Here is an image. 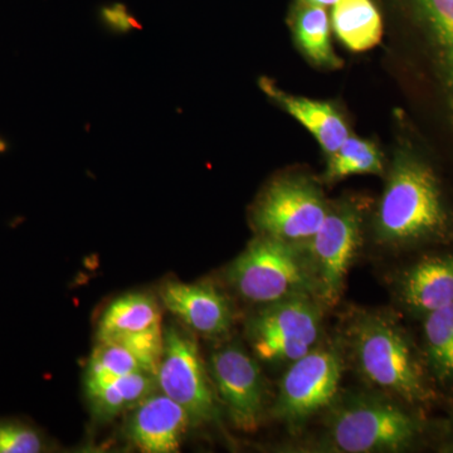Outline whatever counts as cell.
I'll list each match as a JSON object with an SVG mask.
<instances>
[{"label": "cell", "mask_w": 453, "mask_h": 453, "mask_svg": "<svg viewBox=\"0 0 453 453\" xmlns=\"http://www.w3.org/2000/svg\"><path fill=\"white\" fill-rule=\"evenodd\" d=\"M295 37L310 59L327 67H339L340 59L330 43V20L326 9L301 2L294 22Z\"/></svg>", "instance_id": "18"}, {"label": "cell", "mask_w": 453, "mask_h": 453, "mask_svg": "<svg viewBox=\"0 0 453 453\" xmlns=\"http://www.w3.org/2000/svg\"><path fill=\"white\" fill-rule=\"evenodd\" d=\"M303 3H308V4L319 5V7H334L338 0H301Z\"/></svg>", "instance_id": "24"}, {"label": "cell", "mask_w": 453, "mask_h": 453, "mask_svg": "<svg viewBox=\"0 0 453 453\" xmlns=\"http://www.w3.org/2000/svg\"><path fill=\"white\" fill-rule=\"evenodd\" d=\"M46 441L37 428L16 418H0V453H40Z\"/></svg>", "instance_id": "22"}, {"label": "cell", "mask_w": 453, "mask_h": 453, "mask_svg": "<svg viewBox=\"0 0 453 453\" xmlns=\"http://www.w3.org/2000/svg\"><path fill=\"white\" fill-rule=\"evenodd\" d=\"M97 340L129 348L157 374L164 348L162 311L157 301L145 294L112 301L101 316Z\"/></svg>", "instance_id": "10"}, {"label": "cell", "mask_w": 453, "mask_h": 453, "mask_svg": "<svg viewBox=\"0 0 453 453\" xmlns=\"http://www.w3.org/2000/svg\"><path fill=\"white\" fill-rule=\"evenodd\" d=\"M140 372H153L129 348L116 342H98L89 357L86 387L107 383Z\"/></svg>", "instance_id": "21"}, {"label": "cell", "mask_w": 453, "mask_h": 453, "mask_svg": "<svg viewBox=\"0 0 453 453\" xmlns=\"http://www.w3.org/2000/svg\"><path fill=\"white\" fill-rule=\"evenodd\" d=\"M249 329L259 359L292 363L316 347L320 311L310 296L291 297L268 303L252 319Z\"/></svg>", "instance_id": "5"}, {"label": "cell", "mask_w": 453, "mask_h": 453, "mask_svg": "<svg viewBox=\"0 0 453 453\" xmlns=\"http://www.w3.org/2000/svg\"><path fill=\"white\" fill-rule=\"evenodd\" d=\"M332 25L339 40L356 52L377 46L383 35L381 17L372 0H338Z\"/></svg>", "instance_id": "16"}, {"label": "cell", "mask_w": 453, "mask_h": 453, "mask_svg": "<svg viewBox=\"0 0 453 453\" xmlns=\"http://www.w3.org/2000/svg\"><path fill=\"white\" fill-rule=\"evenodd\" d=\"M157 374L149 372H134L107 383L86 387L95 411L104 418L134 410L140 402L157 392Z\"/></svg>", "instance_id": "17"}, {"label": "cell", "mask_w": 453, "mask_h": 453, "mask_svg": "<svg viewBox=\"0 0 453 453\" xmlns=\"http://www.w3.org/2000/svg\"><path fill=\"white\" fill-rule=\"evenodd\" d=\"M383 160L380 149L368 140L348 136L338 150L330 155L324 178L326 181L340 180L349 175L380 174Z\"/></svg>", "instance_id": "20"}, {"label": "cell", "mask_w": 453, "mask_h": 453, "mask_svg": "<svg viewBox=\"0 0 453 453\" xmlns=\"http://www.w3.org/2000/svg\"><path fill=\"white\" fill-rule=\"evenodd\" d=\"M428 365L441 381H453V303L426 315Z\"/></svg>", "instance_id": "19"}, {"label": "cell", "mask_w": 453, "mask_h": 453, "mask_svg": "<svg viewBox=\"0 0 453 453\" xmlns=\"http://www.w3.org/2000/svg\"><path fill=\"white\" fill-rule=\"evenodd\" d=\"M419 434L418 419L395 402L357 395L330 414L325 447L342 453L398 452L412 446Z\"/></svg>", "instance_id": "3"}, {"label": "cell", "mask_w": 453, "mask_h": 453, "mask_svg": "<svg viewBox=\"0 0 453 453\" xmlns=\"http://www.w3.org/2000/svg\"><path fill=\"white\" fill-rule=\"evenodd\" d=\"M162 300L173 315L203 335H220L231 327V306L213 286L168 282L163 288Z\"/></svg>", "instance_id": "13"}, {"label": "cell", "mask_w": 453, "mask_h": 453, "mask_svg": "<svg viewBox=\"0 0 453 453\" xmlns=\"http://www.w3.org/2000/svg\"><path fill=\"white\" fill-rule=\"evenodd\" d=\"M327 210L314 184L303 178H283L259 196L252 219L262 235L295 244L311 240Z\"/></svg>", "instance_id": "6"}, {"label": "cell", "mask_w": 453, "mask_h": 453, "mask_svg": "<svg viewBox=\"0 0 453 453\" xmlns=\"http://www.w3.org/2000/svg\"><path fill=\"white\" fill-rule=\"evenodd\" d=\"M446 220L431 170L408 157L396 160L378 210L380 242L393 246L418 242L440 234Z\"/></svg>", "instance_id": "2"}, {"label": "cell", "mask_w": 453, "mask_h": 453, "mask_svg": "<svg viewBox=\"0 0 453 453\" xmlns=\"http://www.w3.org/2000/svg\"><path fill=\"white\" fill-rule=\"evenodd\" d=\"M157 383L163 395L187 411L192 423L211 422L216 418V395L196 342L175 327L164 334Z\"/></svg>", "instance_id": "8"}, {"label": "cell", "mask_w": 453, "mask_h": 453, "mask_svg": "<svg viewBox=\"0 0 453 453\" xmlns=\"http://www.w3.org/2000/svg\"><path fill=\"white\" fill-rule=\"evenodd\" d=\"M357 369L372 386L411 404L431 401L434 392L403 330L384 315L365 314L351 332Z\"/></svg>", "instance_id": "1"}, {"label": "cell", "mask_w": 453, "mask_h": 453, "mask_svg": "<svg viewBox=\"0 0 453 453\" xmlns=\"http://www.w3.org/2000/svg\"><path fill=\"white\" fill-rule=\"evenodd\" d=\"M362 237V216L356 207L340 204L327 210L320 228L309 243L310 267L318 297L326 305L339 300L349 268L356 257Z\"/></svg>", "instance_id": "9"}, {"label": "cell", "mask_w": 453, "mask_h": 453, "mask_svg": "<svg viewBox=\"0 0 453 453\" xmlns=\"http://www.w3.org/2000/svg\"><path fill=\"white\" fill-rule=\"evenodd\" d=\"M190 423L189 414L180 404L155 392L134 408L127 432L139 451L173 453L180 449Z\"/></svg>", "instance_id": "12"}, {"label": "cell", "mask_w": 453, "mask_h": 453, "mask_svg": "<svg viewBox=\"0 0 453 453\" xmlns=\"http://www.w3.org/2000/svg\"><path fill=\"white\" fill-rule=\"evenodd\" d=\"M261 86L285 111L294 116L315 136L329 157L348 139L347 122L329 104L305 97L290 96L266 80L262 81Z\"/></svg>", "instance_id": "15"}, {"label": "cell", "mask_w": 453, "mask_h": 453, "mask_svg": "<svg viewBox=\"0 0 453 453\" xmlns=\"http://www.w3.org/2000/svg\"><path fill=\"white\" fill-rule=\"evenodd\" d=\"M211 374L235 427L246 432L257 429L266 403L257 362L243 349L229 345L211 356Z\"/></svg>", "instance_id": "11"}, {"label": "cell", "mask_w": 453, "mask_h": 453, "mask_svg": "<svg viewBox=\"0 0 453 453\" xmlns=\"http://www.w3.org/2000/svg\"><path fill=\"white\" fill-rule=\"evenodd\" d=\"M100 20L110 32L119 33V35L142 28L139 20L130 13L129 9L122 3H113V4L101 7Z\"/></svg>", "instance_id": "23"}, {"label": "cell", "mask_w": 453, "mask_h": 453, "mask_svg": "<svg viewBox=\"0 0 453 453\" xmlns=\"http://www.w3.org/2000/svg\"><path fill=\"white\" fill-rule=\"evenodd\" d=\"M402 299L419 314L453 303V255L423 259L405 273Z\"/></svg>", "instance_id": "14"}, {"label": "cell", "mask_w": 453, "mask_h": 453, "mask_svg": "<svg viewBox=\"0 0 453 453\" xmlns=\"http://www.w3.org/2000/svg\"><path fill=\"white\" fill-rule=\"evenodd\" d=\"M228 280L244 300L255 303L318 297L308 257L301 255L294 243L266 235L253 241L235 259Z\"/></svg>", "instance_id": "4"}, {"label": "cell", "mask_w": 453, "mask_h": 453, "mask_svg": "<svg viewBox=\"0 0 453 453\" xmlns=\"http://www.w3.org/2000/svg\"><path fill=\"white\" fill-rule=\"evenodd\" d=\"M342 371V357L333 347L314 348L292 362L280 383L277 418L294 427L332 403L338 393Z\"/></svg>", "instance_id": "7"}]
</instances>
